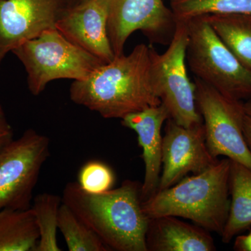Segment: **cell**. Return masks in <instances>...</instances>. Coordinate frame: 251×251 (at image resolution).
Masks as SVG:
<instances>
[{
    "label": "cell",
    "instance_id": "7c38bea8",
    "mask_svg": "<svg viewBox=\"0 0 251 251\" xmlns=\"http://www.w3.org/2000/svg\"><path fill=\"white\" fill-rule=\"evenodd\" d=\"M110 0H85L69 6L56 24L66 38L103 63L115 58L108 34Z\"/></svg>",
    "mask_w": 251,
    "mask_h": 251
},
{
    "label": "cell",
    "instance_id": "52a82bcc",
    "mask_svg": "<svg viewBox=\"0 0 251 251\" xmlns=\"http://www.w3.org/2000/svg\"><path fill=\"white\" fill-rule=\"evenodd\" d=\"M50 146L49 137L29 128L0 148V210L31 208Z\"/></svg>",
    "mask_w": 251,
    "mask_h": 251
},
{
    "label": "cell",
    "instance_id": "ba28073f",
    "mask_svg": "<svg viewBox=\"0 0 251 251\" xmlns=\"http://www.w3.org/2000/svg\"><path fill=\"white\" fill-rule=\"evenodd\" d=\"M198 110L213 156H226L251 170V152L243 133V101L234 100L195 78Z\"/></svg>",
    "mask_w": 251,
    "mask_h": 251
},
{
    "label": "cell",
    "instance_id": "ac0fdd59",
    "mask_svg": "<svg viewBox=\"0 0 251 251\" xmlns=\"http://www.w3.org/2000/svg\"><path fill=\"white\" fill-rule=\"evenodd\" d=\"M62 198L52 193L36 196L31 204L39 232V239L34 251H61L57 242L59 207Z\"/></svg>",
    "mask_w": 251,
    "mask_h": 251
},
{
    "label": "cell",
    "instance_id": "cb8c5ba5",
    "mask_svg": "<svg viewBox=\"0 0 251 251\" xmlns=\"http://www.w3.org/2000/svg\"><path fill=\"white\" fill-rule=\"evenodd\" d=\"M234 249L239 251H251V232L245 235L238 236L234 242Z\"/></svg>",
    "mask_w": 251,
    "mask_h": 251
},
{
    "label": "cell",
    "instance_id": "2e32d148",
    "mask_svg": "<svg viewBox=\"0 0 251 251\" xmlns=\"http://www.w3.org/2000/svg\"><path fill=\"white\" fill-rule=\"evenodd\" d=\"M39 232L32 208L0 210V251H34Z\"/></svg>",
    "mask_w": 251,
    "mask_h": 251
},
{
    "label": "cell",
    "instance_id": "484cf974",
    "mask_svg": "<svg viewBox=\"0 0 251 251\" xmlns=\"http://www.w3.org/2000/svg\"><path fill=\"white\" fill-rule=\"evenodd\" d=\"M170 1H173V0H170Z\"/></svg>",
    "mask_w": 251,
    "mask_h": 251
},
{
    "label": "cell",
    "instance_id": "7a4b0ae2",
    "mask_svg": "<svg viewBox=\"0 0 251 251\" xmlns=\"http://www.w3.org/2000/svg\"><path fill=\"white\" fill-rule=\"evenodd\" d=\"M140 186L127 180L115 189L90 194L77 181L66 185L62 202L69 206L110 251H148L150 218L140 199Z\"/></svg>",
    "mask_w": 251,
    "mask_h": 251
},
{
    "label": "cell",
    "instance_id": "8992f818",
    "mask_svg": "<svg viewBox=\"0 0 251 251\" xmlns=\"http://www.w3.org/2000/svg\"><path fill=\"white\" fill-rule=\"evenodd\" d=\"M188 41L186 21L176 20L169 47L158 54L151 46L153 86L157 97L177 125L189 128L203 123L198 110L196 86L188 76L186 67Z\"/></svg>",
    "mask_w": 251,
    "mask_h": 251
},
{
    "label": "cell",
    "instance_id": "d4e9b609",
    "mask_svg": "<svg viewBox=\"0 0 251 251\" xmlns=\"http://www.w3.org/2000/svg\"><path fill=\"white\" fill-rule=\"evenodd\" d=\"M85 1V0H70V4L72 6V5L77 4V3H80L81 1Z\"/></svg>",
    "mask_w": 251,
    "mask_h": 251
},
{
    "label": "cell",
    "instance_id": "e0dca14e",
    "mask_svg": "<svg viewBox=\"0 0 251 251\" xmlns=\"http://www.w3.org/2000/svg\"><path fill=\"white\" fill-rule=\"evenodd\" d=\"M216 34L244 67L251 71V15H204Z\"/></svg>",
    "mask_w": 251,
    "mask_h": 251
},
{
    "label": "cell",
    "instance_id": "4316f807",
    "mask_svg": "<svg viewBox=\"0 0 251 251\" xmlns=\"http://www.w3.org/2000/svg\"><path fill=\"white\" fill-rule=\"evenodd\" d=\"M0 1H1V0H0Z\"/></svg>",
    "mask_w": 251,
    "mask_h": 251
},
{
    "label": "cell",
    "instance_id": "30bf717a",
    "mask_svg": "<svg viewBox=\"0 0 251 251\" xmlns=\"http://www.w3.org/2000/svg\"><path fill=\"white\" fill-rule=\"evenodd\" d=\"M70 0L0 1V68L6 56L56 24Z\"/></svg>",
    "mask_w": 251,
    "mask_h": 251
},
{
    "label": "cell",
    "instance_id": "7402d4cb",
    "mask_svg": "<svg viewBox=\"0 0 251 251\" xmlns=\"http://www.w3.org/2000/svg\"><path fill=\"white\" fill-rule=\"evenodd\" d=\"M243 133L251 152V99L243 101Z\"/></svg>",
    "mask_w": 251,
    "mask_h": 251
},
{
    "label": "cell",
    "instance_id": "44dd1931",
    "mask_svg": "<svg viewBox=\"0 0 251 251\" xmlns=\"http://www.w3.org/2000/svg\"><path fill=\"white\" fill-rule=\"evenodd\" d=\"M115 175L111 168L101 161H90L80 168L77 176L79 186L90 194H100L112 189Z\"/></svg>",
    "mask_w": 251,
    "mask_h": 251
},
{
    "label": "cell",
    "instance_id": "8fae6325",
    "mask_svg": "<svg viewBox=\"0 0 251 251\" xmlns=\"http://www.w3.org/2000/svg\"><path fill=\"white\" fill-rule=\"evenodd\" d=\"M218 161L206 146L203 123L186 128L169 118L163 137V170L157 191L171 187L189 173L200 174Z\"/></svg>",
    "mask_w": 251,
    "mask_h": 251
},
{
    "label": "cell",
    "instance_id": "5b68a950",
    "mask_svg": "<svg viewBox=\"0 0 251 251\" xmlns=\"http://www.w3.org/2000/svg\"><path fill=\"white\" fill-rule=\"evenodd\" d=\"M183 21L188 27L186 60L196 78L228 98L251 99V71L226 47L204 16Z\"/></svg>",
    "mask_w": 251,
    "mask_h": 251
},
{
    "label": "cell",
    "instance_id": "9c48e42d",
    "mask_svg": "<svg viewBox=\"0 0 251 251\" xmlns=\"http://www.w3.org/2000/svg\"><path fill=\"white\" fill-rule=\"evenodd\" d=\"M176 19L163 0H110L108 34L115 57L124 54L127 39L141 31L150 42L170 44Z\"/></svg>",
    "mask_w": 251,
    "mask_h": 251
},
{
    "label": "cell",
    "instance_id": "4fadbf2b",
    "mask_svg": "<svg viewBox=\"0 0 251 251\" xmlns=\"http://www.w3.org/2000/svg\"><path fill=\"white\" fill-rule=\"evenodd\" d=\"M170 118L163 104L130 114L122 120V125L134 130L143 149L145 176L140 186L142 202L158 191L162 169V126Z\"/></svg>",
    "mask_w": 251,
    "mask_h": 251
},
{
    "label": "cell",
    "instance_id": "ffe728a7",
    "mask_svg": "<svg viewBox=\"0 0 251 251\" xmlns=\"http://www.w3.org/2000/svg\"><path fill=\"white\" fill-rule=\"evenodd\" d=\"M171 9L176 20L208 14L251 15V0H173Z\"/></svg>",
    "mask_w": 251,
    "mask_h": 251
},
{
    "label": "cell",
    "instance_id": "3957f363",
    "mask_svg": "<svg viewBox=\"0 0 251 251\" xmlns=\"http://www.w3.org/2000/svg\"><path fill=\"white\" fill-rule=\"evenodd\" d=\"M230 160L226 158L206 171L186 176L171 187L157 191L142 202L150 219L172 216L221 235L228 218Z\"/></svg>",
    "mask_w": 251,
    "mask_h": 251
},
{
    "label": "cell",
    "instance_id": "d6986e66",
    "mask_svg": "<svg viewBox=\"0 0 251 251\" xmlns=\"http://www.w3.org/2000/svg\"><path fill=\"white\" fill-rule=\"evenodd\" d=\"M58 229L69 251H110L100 238L63 202L59 207Z\"/></svg>",
    "mask_w": 251,
    "mask_h": 251
},
{
    "label": "cell",
    "instance_id": "9a60e30c",
    "mask_svg": "<svg viewBox=\"0 0 251 251\" xmlns=\"http://www.w3.org/2000/svg\"><path fill=\"white\" fill-rule=\"evenodd\" d=\"M229 188L231 196L228 218L221 234L227 244L251 226V170L231 161Z\"/></svg>",
    "mask_w": 251,
    "mask_h": 251
},
{
    "label": "cell",
    "instance_id": "277c9868",
    "mask_svg": "<svg viewBox=\"0 0 251 251\" xmlns=\"http://www.w3.org/2000/svg\"><path fill=\"white\" fill-rule=\"evenodd\" d=\"M27 73V87L40 95L52 81L85 80L105 64L68 40L56 28L24 43L12 51Z\"/></svg>",
    "mask_w": 251,
    "mask_h": 251
},
{
    "label": "cell",
    "instance_id": "6da1fadb",
    "mask_svg": "<svg viewBox=\"0 0 251 251\" xmlns=\"http://www.w3.org/2000/svg\"><path fill=\"white\" fill-rule=\"evenodd\" d=\"M71 100L105 119H120L161 105L153 86L151 46L140 44L128 54L102 64L85 80L74 81Z\"/></svg>",
    "mask_w": 251,
    "mask_h": 251
},
{
    "label": "cell",
    "instance_id": "603a6c76",
    "mask_svg": "<svg viewBox=\"0 0 251 251\" xmlns=\"http://www.w3.org/2000/svg\"><path fill=\"white\" fill-rule=\"evenodd\" d=\"M12 127L10 125L4 110L0 105V148L13 140Z\"/></svg>",
    "mask_w": 251,
    "mask_h": 251
},
{
    "label": "cell",
    "instance_id": "5bb4252c",
    "mask_svg": "<svg viewBox=\"0 0 251 251\" xmlns=\"http://www.w3.org/2000/svg\"><path fill=\"white\" fill-rule=\"evenodd\" d=\"M148 251H214L209 231L175 216L152 218L146 234Z\"/></svg>",
    "mask_w": 251,
    "mask_h": 251
}]
</instances>
